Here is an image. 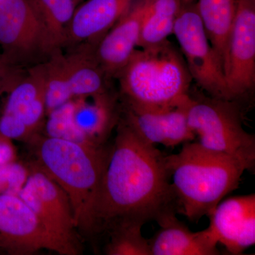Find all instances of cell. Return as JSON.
<instances>
[{
	"instance_id": "obj_1",
	"label": "cell",
	"mask_w": 255,
	"mask_h": 255,
	"mask_svg": "<svg viewBox=\"0 0 255 255\" xmlns=\"http://www.w3.org/2000/svg\"><path fill=\"white\" fill-rule=\"evenodd\" d=\"M166 156L122 119L96 200L95 233L121 222L142 224L177 211Z\"/></svg>"
},
{
	"instance_id": "obj_2",
	"label": "cell",
	"mask_w": 255,
	"mask_h": 255,
	"mask_svg": "<svg viewBox=\"0 0 255 255\" xmlns=\"http://www.w3.org/2000/svg\"><path fill=\"white\" fill-rule=\"evenodd\" d=\"M166 161L178 212L192 222L209 216L225 196L237 189L248 171L239 159L198 142H185L179 153L166 156Z\"/></svg>"
},
{
	"instance_id": "obj_3",
	"label": "cell",
	"mask_w": 255,
	"mask_h": 255,
	"mask_svg": "<svg viewBox=\"0 0 255 255\" xmlns=\"http://www.w3.org/2000/svg\"><path fill=\"white\" fill-rule=\"evenodd\" d=\"M39 168L66 193L77 229L95 233L94 211L110 151L54 137L37 140Z\"/></svg>"
},
{
	"instance_id": "obj_4",
	"label": "cell",
	"mask_w": 255,
	"mask_h": 255,
	"mask_svg": "<svg viewBox=\"0 0 255 255\" xmlns=\"http://www.w3.org/2000/svg\"><path fill=\"white\" fill-rule=\"evenodd\" d=\"M116 78L124 105L144 110L181 105L189 97L192 81L182 52L168 39L135 49Z\"/></svg>"
},
{
	"instance_id": "obj_5",
	"label": "cell",
	"mask_w": 255,
	"mask_h": 255,
	"mask_svg": "<svg viewBox=\"0 0 255 255\" xmlns=\"http://www.w3.org/2000/svg\"><path fill=\"white\" fill-rule=\"evenodd\" d=\"M187 112L189 127L201 146L232 156L254 170L255 137L243 128L239 104L190 92Z\"/></svg>"
},
{
	"instance_id": "obj_6",
	"label": "cell",
	"mask_w": 255,
	"mask_h": 255,
	"mask_svg": "<svg viewBox=\"0 0 255 255\" xmlns=\"http://www.w3.org/2000/svg\"><path fill=\"white\" fill-rule=\"evenodd\" d=\"M173 34L192 80L208 96L233 102L222 65L206 34L196 0H183Z\"/></svg>"
},
{
	"instance_id": "obj_7",
	"label": "cell",
	"mask_w": 255,
	"mask_h": 255,
	"mask_svg": "<svg viewBox=\"0 0 255 255\" xmlns=\"http://www.w3.org/2000/svg\"><path fill=\"white\" fill-rule=\"evenodd\" d=\"M18 195L36 214L58 249V254L81 253L73 211L63 189L36 164Z\"/></svg>"
},
{
	"instance_id": "obj_8",
	"label": "cell",
	"mask_w": 255,
	"mask_h": 255,
	"mask_svg": "<svg viewBox=\"0 0 255 255\" xmlns=\"http://www.w3.org/2000/svg\"><path fill=\"white\" fill-rule=\"evenodd\" d=\"M0 48L6 63L21 68L45 63L55 53L28 0H0Z\"/></svg>"
},
{
	"instance_id": "obj_9",
	"label": "cell",
	"mask_w": 255,
	"mask_h": 255,
	"mask_svg": "<svg viewBox=\"0 0 255 255\" xmlns=\"http://www.w3.org/2000/svg\"><path fill=\"white\" fill-rule=\"evenodd\" d=\"M233 102L239 104L255 86V0H238L223 60Z\"/></svg>"
},
{
	"instance_id": "obj_10",
	"label": "cell",
	"mask_w": 255,
	"mask_h": 255,
	"mask_svg": "<svg viewBox=\"0 0 255 255\" xmlns=\"http://www.w3.org/2000/svg\"><path fill=\"white\" fill-rule=\"evenodd\" d=\"M58 249L29 206L18 194H0V251L26 255Z\"/></svg>"
},
{
	"instance_id": "obj_11",
	"label": "cell",
	"mask_w": 255,
	"mask_h": 255,
	"mask_svg": "<svg viewBox=\"0 0 255 255\" xmlns=\"http://www.w3.org/2000/svg\"><path fill=\"white\" fill-rule=\"evenodd\" d=\"M189 98V95L181 105L164 110H144L124 105L123 120L151 145L173 147L191 142L196 136L188 124Z\"/></svg>"
},
{
	"instance_id": "obj_12",
	"label": "cell",
	"mask_w": 255,
	"mask_h": 255,
	"mask_svg": "<svg viewBox=\"0 0 255 255\" xmlns=\"http://www.w3.org/2000/svg\"><path fill=\"white\" fill-rule=\"evenodd\" d=\"M218 243L231 255L243 254L255 243V194L221 201L209 216Z\"/></svg>"
},
{
	"instance_id": "obj_13",
	"label": "cell",
	"mask_w": 255,
	"mask_h": 255,
	"mask_svg": "<svg viewBox=\"0 0 255 255\" xmlns=\"http://www.w3.org/2000/svg\"><path fill=\"white\" fill-rule=\"evenodd\" d=\"M146 6L147 0H133L95 45L96 59L110 78L116 77L136 49Z\"/></svg>"
},
{
	"instance_id": "obj_14",
	"label": "cell",
	"mask_w": 255,
	"mask_h": 255,
	"mask_svg": "<svg viewBox=\"0 0 255 255\" xmlns=\"http://www.w3.org/2000/svg\"><path fill=\"white\" fill-rule=\"evenodd\" d=\"M177 211L164 213L156 219L159 231L148 240L152 255H217L218 241L209 227L192 232L177 219Z\"/></svg>"
},
{
	"instance_id": "obj_15",
	"label": "cell",
	"mask_w": 255,
	"mask_h": 255,
	"mask_svg": "<svg viewBox=\"0 0 255 255\" xmlns=\"http://www.w3.org/2000/svg\"><path fill=\"white\" fill-rule=\"evenodd\" d=\"M133 0H87L78 5L67 32L65 46L96 45Z\"/></svg>"
},
{
	"instance_id": "obj_16",
	"label": "cell",
	"mask_w": 255,
	"mask_h": 255,
	"mask_svg": "<svg viewBox=\"0 0 255 255\" xmlns=\"http://www.w3.org/2000/svg\"><path fill=\"white\" fill-rule=\"evenodd\" d=\"M45 85L44 63L31 67L8 93L1 114L19 119L33 133L46 115Z\"/></svg>"
},
{
	"instance_id": "obj_17",
	"label": "cell",
	"mask_w": 255,
	"mask_h": 255,
	"mask_svg": "<svg viewBox=\"0 0 255 255\" xmlns=\"http://www.w3.org/2000/svg\"><path fill=\"white\" fill-rule=\"evenodd\" d=\"M95 46L82 44V48L65 55L69 85L73 99L107 93L106 74L96 59Z\"/></svg>"
},
{
	"instance_id": "obj_18",
	"label": "cell",
	"mask_w": 255,
	"mask_h": 255,
	"mask_svg": "<svg viewBox=\"0 0 255 255\" xmlns=\"http://www.w3.org/2000/svg\"><path fill=\"white\" fill-rule=\"evenodd\" d=\"M74 99L73 121L75 126L94 143L102 145L117 122L114 100L108 92Z\"/></svg>"
},
{
	"instance_id": "obj_19",
	"label": "cell",
	"mask_w": 255,
	"mask_h": 255,
	"mask_svg": "<svg viewBox=\"0 0 255 255\" xmlns=\"http://www.w3.org/2000/svg\"><path fill=\"white\" fill-rule=\"evenodd\" d=\"M238 0H198V12L211 46L222 65Z\"/></svg>"
},
{
	"instance_id": "obj_20",
	"label": "cell",
	"mask_w": 255,
	"mask_h": 255,
	"mask_svg": "<svg viewBox=\"0 0 255 255\" xmlns=\"http://www.w3.org/2000/svg\"><path fill=\"white\" fill-rule=\"evenodd\" d=\"M50 48L65 47L67 32L76 5L74 0H28Z\"/></svg>"
},
{
	"instance_id": "obj_21",
	"label": "cell",
	"mask_w": 255,
	"mask_h": 255,
	"mask_svg": "<svg viewBox=\"0 0 255 255\" xmlns=\"http://www.w3.org/2000/svg\"><path fill=\"white\" fill-rule=\"evenodd\" d=\"M182 3L183 0H147L137 47L147 48L167 41L173 33Z\"/></svg>"
},
{
	"instance_id": "obj_22",
	"label": "cell",
	"mask_w": 255,
	"mask_h": 255,
	"mask_svg": "<svg viewBox=\"0 0 255 255\" xmlns=\"http://www.w3.org/2000/svg\"><path fill=\"white\" fill-rule=\"evenodd\" d=\"M46 115L74 100L69 85L65 55L60 50L53 53L44 63Z\"/></svg>"
},
{
	"instance_id": "obj_23",
	"label": "cell",
	"mask_w": 255,
	"mask_h": 255,
	"mask_svg": "<svg viewBox=\"0 0 255 255\" xmlns=\"http://www.w3.org/2000/svg\"><path fill=\"white\" fill-rule=\"evenodd\" d=\"M143 224L121 222L109 230L110 241L105 248L110 255H152L148 240L142 235Z\"/></svg>"
},
{
	"instance_id": "obj_24",
	"label": "cell",
	"mask_w": 255,
	"mask_h": 255,
	"mask_svg": "<svg viewBox=\"0 0 255 255\" xmlns=\"http://www.w3.org/2000/svg\"><path fill=\"white\" fill-rule=\"evenodd\" d=\"M74 100L64 104L48 114L46 136L68 140L82 145H97L87 138L75 126L73 121Z\"/></svg>"
},
{
	"instance_id": "obj_25",
	"label": "cell",
	"mask_w": 255,
	"mask_h": 255,
	"mask_svg": "<svg viewBox=\"0 0 255 255\" xmlns=\"http://www.w3.org/2000/svg\"><path fill=\"white\" fill-rule=\"evenodd\" d=\"M28 174L29 168L16 161L0 165V194H18Z\"/></svg>"
},
{
	"instance_id": "obj_26",
	"label": "cell",
	"mask_w": 255,
	"mask_h": 255,
	"mask_svg": "<svg viewBox=\"0 0 255 255\" xmlns=\"http://www.w3.org/2000/svg\"><path fill=\"white\" fill-rule=\"evenodd\" d=\"M23 69L6 63L0 54V96L9 93L26 75Z\"/></svg>"
},
{
	"instance_id": "obj_27",
	"label": "cell",
	"mask_w": 255,
	"mask_h": 255,
	"mask_svg": "<svg viewBox=\"0 0 255 255\" xmlns=\"http://www.w3.org/2000/svg\"><path fill=\"white\" fill-rule=\"evenodd\" d=\"M84 0H74V2H75V5H76V6H78V5H80L81 4L82 1H83Z\"/></svg>"
},
{
	"instance_id": "obj_28",
	"label": "cell",
	"mask_w": 255,
	"mask_h": 255,
	"mask_svg": "<svg viewBox=\"0 0 255 255\" xmlns=\"http://www.w3.org/2000/svg\"><path fill=\"white\" fill-rule=\"evenodd\" d=\"M184 1H191V0H184Z\"/></svg>"
}]
</instances>
